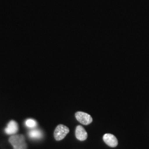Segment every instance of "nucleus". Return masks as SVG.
<instances>
[{"instance_id":"0eeeda50","label":"nucleus","mask_w":149,"mask_h":149,"mask_svg":"<svg viewBox=\"0 0 149 149\" xmlns=\"http://www.w3.org/2000/svg\"><path fill=\"white\" fill-rule=\"evenodd\" d=\"M29 136L31 139H40L43 137L42 131L37 128H32L29 132Z\"/></svg>"},{"instance_id":"f03ea898","label":"nucleus","mask_w":149,"mask_h":149,"mask_svg":"<svg viewBox=\"0 0 149 149\" xmlns=\"http://www.w3.org/2000/svg\"><path fill=\"white\" fill-rule=\"evenodd\" d=\"M68 133H69V128L63 124H59L56 127L54 131V137L57 141L62 140Z\"/></svg>"},{"instance_id":"f257e3e1","label":"nucleus","mask_w":149,"mask_h":149,"mask_svg":"<svg viewBox=\"0 0 149 149\" xmlns=\"http://www.w3.org/2000/svg\"><path fill=\"white\" fill-rule=\"evenodd\" d=\"M9 142L12 144L13 149H27L25 137L22 135H13L9 138Z\"/></svg>"},{"instance_id":"423d86ee","label":"nucleus","mask_w":149,"mask_h":149,"mask_svg":"<svg viewBox=\"0 0 149 149\" xmlns=\"http://www.w3.org/2000/svg\"><path fill=\"white\" fill-rule=\"evenodd\" d=\"M76 138L79 141H84L88 137V134L86 130L81 126H77L75 130Z\"/></svg>"},{"instance_id":"20e7f679","label":"nucleus","mask_w":149,"mask_h":149,"mask_svg":"<svg viewBox=\"0 0 149 149\" xmlns=\"http://www.w3.org/2000/svg\"><path fill=\"white\" fill-rule=\"evenodd\" d=\"M103 140L109 146L116 147L118 144V141L115 135L111 133H106L103 136Z\"/></svg>"},{"instance_id":"39448f33","label":"nucleus","mask_w":149,"mask_h":149,"mask_svg":"<svg viewBox=\"0 0 149 149\" xmlns=\"http://www.w3.org/2000/svg\"><path fill=\"white\" fill-rule=\"evenodd\" d=\"M18 131V124L15 121L12 120L8 123L6 128H5L6 133L8 135H15Z\"/></svg>"},{"instance_id":"7ed1b4c3","label":"nucleus","mask_w":149,"mask_h":149,"mask_svg":"<svg viewBox=\"0 0 149 149\" xmlns=\"http://www.w3.org/2000/svg\"><path fill=\"white\" fill-rule=\"evenodd\" d=\"M75 117L78 122L84 124V125H88L93 122V118L88 113L84 112L78 111L75 113Z\"/></svg>"},{"instance_id":"6e6552de","label":"nucleus","mask_w":149,"mask_h":149,"mask_svg":"<svg viewBox=\"0 0 149 149\" xmlns=\"http://www.w3.org/2000/svg\"><path fill=\"white\" fill-rule=\"evenodd\" d=\"M25 124L28 128H31V129H32V128H36L37 125L36 121L33 120V119H29V120H27L26 121Z\"/></svg>"}]
</instances>
